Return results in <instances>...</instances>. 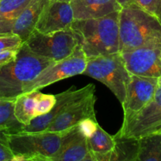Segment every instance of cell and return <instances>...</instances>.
Here are the masks:
<instances>
[{"mask_svg": "<svg viewBox=\"0 0 161 161\" xmlns=\"http://www.w3.org/2000/svg\"><path fill=\"white\" fill-rule=\"evenodd\" d=\"M56 102L55 95L53 94H45L41 93L38 99L36 105V117L49 113L53 108Z\"/></svg>", "mask_w": 161, "mask_h": 161, "instance_id": "603a6c76", "label": "cell"}, {"mask_svg": "<svg viewBox=\"0 0 161 161\" xmlns=\"http://www.w3.org/2000/svg\"><path fill=\"white\" fill-rule=\"evenodd\" d=\"M28 161H53L50 157H42V156H35L28 159Z\"/></svg>", "mask_w": 161, "mask_h": 161, "instance_id": "f1b7e54d", "label": "cell"}, {"mask_svg": "<svg viewBox=\"0 0 161 161\" xmlns=\"http://www.w3.org/2000/svg\"><path fill=\"white\" fill-rule=\"evenodd\" d=\"M9 161H28V158H26L24 156L20 155H14Z\"/></svg>", "mask_w": 161, "mask_h": 161, "instance_id": "4dcf8cb0", "label": "cell"}, {"mask_svg": "<svg viewBox=\"0 0 161 161\" xmlns=\"http://www.w3.org/2000/svg\"><path fill=\"white\" fill-rule=\"evenodd\" d=\"M50 2H65V3H70L72 0H50Z\"/></svg>", "mask_w": 161, "mask_h": 161, "instance_id": "1f68e13d", "label": "cell"}, {"mask_svg": "<svg viewBox=\"0 0 161 161\" xmlns=\"http://www.w3.org/2000/svg\"><path fill=\"white\" fill-rule=\"evenodd\" d=\"M31 0H0V35L12 34L14 20Z\"/></svg>", "mask_w": 161, "mask_h": 161, "instance_id": "d6986e66", "label": "cell"}, {"mask_svg": "<svg viewBox=\"0 0 161 161\" xmlns=\"http://www.w3.org/2000/svg\"><path fill=\"white\" fill-rule=\"evenodd\" d=\"M158 82H159V83H161V77H160V78L158 79Z\"/></svg>", "mask_w": 161, "mask_h": 161, "instance_id": "836d02e7", "label": "cell"}, {"mask_svg": "<svg viewBox=\"0 0 161 161\" xmlns=\"http://www.w3.org/2000/svg\"><path fill=\"white\" fill-rule=\"evenodd\" d=\"M89 151L94 153H105L114 149L116 144L115 135H110L97 124L92 135L87 138Z\"/></svg>", "mask_w": 161, "mask_h": 161, "instance_id": "ffe728a7", "label": "cell"}, {"mask_svg": "<svg viewBox=\"0 0 161 161\" xmlns=\"http://www.w3.org/2000/svg\"><path fill=\"white\" fill-rule=\"evenodd\" d=\"M40 94L39 91L23 93L14 100V116L21 125H28L36 117V105Z\"/></svg>", "mask_w": 161, "mask_h": 161, "instance_id": "ac0fdd59", "label": "cell"}, {"mask_svg": "<svg viewBox=\"0 0 161 161\" xmlns=\"http://www.w3.org/2000/svg\"><path fill=\"white\" fill-rule=\"evenodd\" d=\"M24 42L34 53L55 62L69 57L79 46L78 37L71 28L49 34L34 29Z\"/></svg>", "mask_w": 161, "mask_h": 161, "instance_id": "52a82bcc", "label": "cell"}, {"mask_svg": "<svg viewBox=\"0 0 161 161\" xmlns=\"http://www.w3.org/2000/svg\"><path fill=\"white\" fill-rule=\"evenodd\" d=\"M117 2L120 5L121 7H124V6L135 3V0H117Z\"/></svg>", "mask_w": 161, "mask_h": 161, "instance_id": "f546056e", "label": "cell"}, {"mask_svg": "<svg viewBox=\"0 0 161 161\" xmlns=\"http://www.w3.org/2000/svg\"><path fill=\"white\" fill-rule=\"evenodd\" d=\"M97 125V122L96 119H87L85 120L82 121L78 125L79 129L82 132L83 135L86 138H89L94 130L96 129V127Z\"/></svg>", "mask_w": 161, "mask_h": 161, "instance_id": "4316f807", "label": "cell"}, {"mask_svg": "<svg viewBox=\"0 0 161 161\" xmlns=\"http://www.w3.org/2000/svg\"><path fill=\"white\" fill-rule=\"evenodd\" d=\"M86 63L87 58L79 44L69 57L56 61L42 70L38 76L25 86L23 93L39 91L59 80L83 74Z\"/></svg>", "mask_w": 161, "mask_h": 161, "instance_id": "ba28073f", "label": "cell"}, {"mask_svg": "<svg viewBox=\"0 0 161 161\" xmlns=\"http://www.w3.org/2000/svg\"><path fill=\"white\" fill-rule=\"evenodd\" d=\"M158 20H159V21H160V25H161V14H160V17H158Z\"/></svg>", "mask_w": 161, "mask_h": 161, "instance_id": "d6a6232c", "label": "cell"}, {"mask_svg": "<svg viewBox=\"0 0 161 161\" xmlns=\"http://www.w3.org/2000/svg\"><path fill=\"white\" fill-rule=\"evenodd\" d=\"M73 21L70 3L50 1L42 10L35 29L42 34H49L69 29Z\"/></svg>", "mask_w": 161, "mask_h": 161, "instance_id": "4fadbf2b", "label": "cell"}, {"mask_svg": "<svg viewBox=\"0 0 161 161\" xmlns=\"http://www.w3.org/2000/svg\"><path fill=\"white\" fill-rule=\"evenodd\" d=\"M161 134V83L158 82L152 100L138 113L123 120L118 138L141 139Z\"/></svg>", "mask_w": 161, "mask_h": 161, "instance_id": "8992f818", "label": "cell"}, {"mask_svg": "<svg viewBox=\"0 0 161 161\" xmlns=\"http://www.w3.org/2000/svg\"><path fill=\"white\" fill-rule=\"evenodd\" d=\"M119 14L116 11L99 18L74 20L71 29L86 58L119 52Z\"/></svg>", "mask_w": 161, "mask_h": 161, "instance_id": "6da1fadb", "label": "cell"}, {"mask_svg": "<svg viewBox=\"0 0 161 161\" xmlns=\"http://www.w3.org/2000/svg\"><path fill=\"white\" fill-rule=\"evenodd\" d=\"M114 149L105 153H94L89 151L82 161H136L139 149V139L118 138Z\"/></svg>", "mask_w": 161, "mask_h": 161, "instance_id": "2e32d148", "label": "cell"}, {"mask_svg": "<svg viewBox=\"0 0 161 161\" xmlns=\"http://www.w3.org/2000/svg\"><path fill=\"white\" fill-rule=\"evenodd\" d=\"M18 50H8L0 51V67L6 65L14 61L17 57Z\"/></svg>", "mask_w": 161, "mask_h": 161, "instance_id": "83f0119b", "label": "cell"}, {"mask_svg": "<svg viewBox=\"0 0 161 161\" xmlns=\"http://www.w3.org/2000/svg\"><path fill=\"white\" fill-rule=\"evenodd\" d=\"M92 93H95V86L93 83H89L79 90H77L75 86H72L65 91H63L55 95L56 102L53 108L49 113L37 116L33 119L28 125H21L13 133H17V132L31 133V132L46 131L49 126L54 120L55 118L64 109V107L67 106L71 102Z\"/></svg>", "mask_w": 161, "mask_h": 161, "instance_id": "8fae6325", "label": "cell"}, {"mask_svg": "<svg viewBox=\"0 0 161 161\" xmlns=\"http://www.w3.org/2000/svg\"><path fill=\"white\" fill-rule=\"evenodd\" d=\"M119 52L140 47L161 48L160 21L135 3L119 11Z\"/></svg>", "mask_w": 161, "mask_h": 161, "instance_id": "7a4b0ae2", "label": "cell"}, {"mask_svg": "<svg viewBox=\"0 0 161 161\" xmlns=\"http://www.w3.org/2000/svg\"><path fill=\"white\" fill-rule=\"evenodd\" d=\"M158 79L130 75L122 103L124 119L136 114L152 100L158 86Z\"/></svg>", "mask_w": 161, "mask_h": 161, "instance_id": "30bf717a", "label": "cell"}, {"mask_svg": "<svg viewBox=\"0 0 161 161\" xmlns=\"http://www.w3.org/2000/svg\"><path fill=\"white\" fill-rule=\"evenodd\" d=\"M14 101L0 100V132L13 133L21 126L14 116Z\"/></svg>", "mask_w": 161, "mask_h": 161, "instance_id": "7402d4cb", "label": "cell"}, {"mask_svg": "<svg viewBox=\"0 0 161 161\" xmlns=\"http://www.w3.org/2000/svg\"><path fill=\"white\" fill-rule=\"evenodd\" d=\"M88 153L87 138L82 134L77 125L68 130L58 152L50 159L53 161H82Z\"/></svg>", "mask_w": 161, "mask_h": 161, "instance_id": "5bb4252c", "label": "cell"}, {"mask_svg": "<svg viewBox=\"0 0 161 161\" xmlns=\"http://www.w3.org/2000/svg\"><path fill=\"white\" fill-rule=\"evenodd\" d=\"M69 130L61 132H17L6 135L9 147L14 155L24 156L28 159L35 156L50 158L58 152L63 138Z\"/></svg>", "mask_w": 161, "mask_h": 161, "instance_id": "5b68a950", "label": "cell"}, {"mask_svg": "<svg viewBox=\"0 0 161 161\" xmlns=\"http://www.w3.org/2000/svg\"><path fill=\"white\" fill-rule=\"evenodd\" d=\"M49 2L50 0H31L14 20L11 33L19 36L25 42L35 29L42 10Z\"/></svg>", "mask_w": 161, "mask_h": 161, "instance_id": "e0dca14e", "label": "cell"}, {"mask_svg": "<svg viewBox=\"0 0 161 161\" xmlns=\"http://www.w3.org/2000/svg\"><path fill=\"white\" fill-rule=\"evenodd\" d=\"M83 74L105 84L121 104L124 102L130 74L126 69L119 52L87 58Z\"/></svg>", "mask_w": 161, "mask_h": 161, "instance_id": "277c9868", "label": "cell"}, {"mask_svg": "<svg viewBox=\"0 0 161 161\" xmlns=\"http://www.w3.org/2000/svg\"><path fill=\"white\" fill-rule=\"evenodd\" d=\"M119 53L130 75L161 77V48L140 47L120 51Z\"/></svg>", "mask_w": 161, "mask_h": 161, "instance_id": "9c48e42d", "label": "cell"}, {"mask_svg": "<svg viewBox=\"0 0 161 161\" xmlns=\"http://www.w3.org/2000/svg\"><path fill=\"white\" fill-rule=\"evenodd\" d=\"M135 4L157 19L160 17L161 14V0H135Z\"/></svg>", "mask_w": 161, "mask_h": 161, "instance_id": "d4e9b609", "label": "cell"}, {"mask_svg": "<svg viewBox=\"0 0 161 161\" xmlns=\"http://www.w3.org/2000/svg\"><path fill=\"white\" fill-rule=\"evenodd\" d=\"M23 43V39L17 35H0V51L18 50Z\"/></svg>", "mask_w": 161, "mask_h": 161, "instance_id": "cb8c5ba5", "label": "cell"}, {"mask_svg": "<svg viewBox=\"0 0 161 161\" xmlns=\"http://www.w3.org/2000/svg\"><path fill=\"white\" fill-rule=\"evenodd\" d=\"M74 20L99 18L122 9L117 0H72Z\"/></svg>", "mask_w": 161, "mask_h": 161, "instance_id": "9a60e30c", "label": "cell"}, {"mask_svg": "<svg viewBox=\"0 0 161 161\" xmlns=\"http://www.w3.org/2000/svg\"><path fill=\"white\" fill-rule=\"evenodd\" d=\"M54 62L34 53L24 42L15 59L0 67V100H15L28 83Z\"/></svg>", "mask_w": 161, "mask_h": 161, "instance_id": "3957f363", "label": "cell"}, {"mask_svg": "<svg viewBox=\"0 0 161 161\" xmlns=\"http://www.w3.org/2000/svg\"><path fill=\"white\" fill-rule=\"evenodd\" d=\"M13 156L14 154L8 145L6 132H0V161H9Z\"/></svg>", "mask_w": 161, "mask_h": 161, "instance_id": "484cf974", "label": "cell"}, {"mask_svg": "<svg viewBox=\"0 0 161 161\" xmlns=\"http://www.w3.org/2000/svg\"><path fill=\"white\" fill-rule=\"evenodd\" d=\"M96 101L95 93H92L69 103L58 114L46 131H64L79 125L85 119H96L94 111Z\"/></svg>", "mask_w": 161, "mask_h": 161, "instance_id": "7c38bea8", "label": "cell"}, {"mask_svg": "<svg viewBox=\"0 0 161 161\" xmlns=\"http://www.w3.org/2000/svg\"><path fill=\"white\" fill-rule=\"evenodd\" d=\"M136 161H161V134L139 139Z\"/></svg>", "mask_w": 161, "mask_h": 161, "instance_id": "44dd1931", "label": "cell"}]
</instances>
